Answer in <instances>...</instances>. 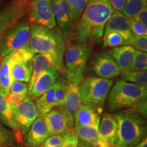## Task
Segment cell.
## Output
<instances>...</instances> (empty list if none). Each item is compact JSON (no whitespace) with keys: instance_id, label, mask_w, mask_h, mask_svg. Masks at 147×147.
Returning <instances> with one entry per match:
<instances>
[{"instance_id":"6da1fadb","label":"cell","mask_w":147,"mask_h":147,"mask_svg":"<svg viewBox=\"0 0 147 147\" xmlns=\"http://www.w3.org/2000/svg\"><path fill=\"white\" fill-rule=\"evenodd\" d=\"M113 12L108 0H89L76 25L78 44H84L89 40H100Z\"/></svg>"},{"instance_id":"7a4b0ae2","label":"cell","mask_w":147,"mask_h":147,"mask_svg":"<svg viewBox=\"0 0 147 147\" xmlns=\"http://www.w3.org/2000/svg\"><path fill=\"white\" fill-rule=\"evenodd\" d=\"M29 47L34 54H47L53 56L60 65H63L65 42L59 32L39 25H30Z\"/></svg>"},{"instance_id":"3957f363","label":"cell","mask_w":147,"mask_h":147,"mask_svg":"<svg viewBox=\"0 0 147 147\" xmlns=\"http://www.w3.org/2000/svg\"><path fill=\"white\" fill-rule=\"evenodd\" d=\"M118 123L117 145L133 147L146 134V121L134 108H129L114 115Z\"/></svg>"},{"instance_id":"277c9868","label":"cell","mask_w":147,"mask_h":147,"mask_svg":"<svg viewBox=\"0 0 147 147\" xmlns=\"http://www.w3.org/2000/svg\"><path fill=\"white\" fill-rule=\"evenodd\" d=\"M147 88L119 80L116 82L108 95L110 111L131 108L146 101Z\"/></svg>"},{"instance_id":"5b68a950","label":"cell","mask_w":147,"mask_h":147,"mask_svg":"<svg viewBox=\"0 0 147 147\" xmlns=\"http://www.w3.org/2000/svg\"><path fill=\"white\" fill-rule=\"evenodd\" d=\"M90 55L91 50L84 44H73L65 47L63 61L68 82L80 85L83 81L84 69Z\"/></svg>"},{"instance_id":"8992f818","label":"cell","mask_w":147,"mask_h":147,"mask_svg":"<svg viewBox=\"0 0 147 147\" xmlns=\"http://www.w3.org/2000/svg\"><path fill=\"white\" fill-rule=\"evenodd\" d=\"M113 85V80L97 76L84 78L79 86L82 104L102 109Z\"/></svg>"},{"instance_id":"52a82bcc","label":"cell","mask_w":147,"mask_h":147,"mask_svg":"<svg viewBox=\"0 0 147 147\" xmlns=\"http://www.w3.org/2000/svg\"><path fill=\"white\" fill-rule=\"evenodd\" d=\"M30 24L24 21L18 23L0 39V58L14 51L29 47Z\"/></svg>"},{"instance_id":"ba28073f","label":"cell","mask_w":147,"mask_h":147,"mask_svg":"<svg viewBox=\"0 0 147 147\" xmlns=\"http://www.w3.org/2000/svg\"><path fill=\"white\" fill-rule=\"evenodd\" d=\"M30 0H12L0 9V39L27 14Z\"/></svg>"},{"instance_id":"9c48e42d","label":"cell","mask_w":147,"mask_h":147,"mask_svg":"<svg viewBox=\"0 0 147 147\" xmlns=\"http://www.w3.org/2000/svg\"><path fill=\"white\" fill-rule=\"evenodd\" d=\"M52 0H30L29 10V23L49 29L56 26L52 10Z\"/></svg>"},{"instance_id":"30bf717a","label":"cell","mask_w":147,"mask_h":147,"mask_svg":"<svg viewBox=\"0 0 147 147\" xmlns=\"http://www.w3.org/2000/svg\"><path fill=\"white\" fill-rule=\"evenodd\" d=\"M14 119L18 129L23 136L26 135L33 123L40 115L36 104L32 100L26 97L17 106H10Z\"/></svg>"},{"instance_id":"8fae6325","label":"cell","mask_w":147,"mask_h":147,"mask_svg":"<svg viewBox=\"0 0 147 147\" xmlns=\"http://www.w3.org/2000/svg\"><path fill=\"white\" fill-rule=\"evenodd\" d=\"M99 125L98 137L92 147H113L118 138V123L114 115L105 113Z\"/></svg>"},{"instance_id":"7c38bea8","label":"cell","mask_w":147,"mask_h":147,"mask_svg":"<svg viewBox=\"0 0 147 147\" xmlns=\"http://www.w3.org/2000/svg\"><path fill=\"white\" fill-rule=\"evenodd\" d=\"M79 84L67 82L63 104L59 108L65 115L70 129H72L74 125V117L77 110L82 105L79 93Z\"/></svg>"},{"instance_id":"4fadbf2b","label":"cell","mask_w":147,"mask_h":147,"mask_svg":"<svg viewBox=\"0 0 147 147\" xmlns=\"http://www.w3.org/2000/svg\"><path fill=\"white\" fill-rule=\"evenodd\" d=\"M33 70L31 76L29 84L28 85V91L32 89L36 78L50 68H55L60 74H65V69L63 65H60L55 60V59L50 55L47 54H37L34 55L32 59Z\"/></svg>"},{"instance_id":"5bb4252c","label":"cell","mask_w":147,"mask_h":147,"mask_svg":"<svg viewBox=\"0 0 147 147\" xmlns=\"http://www.w3.org/2000/svg\"><path fill=\"white\" fill-rule=\"evenodd\" d=\"M114 32L118 33L123 37L125 45H129L134 35L132 33L129 23V18L122 12L113 10V14L104 28V34Z\"/></svg>"},{"instance_id":"9a60e30c","label":"cell","mask_w":147,"mask_h":147,"mask_svg":"<svg viewBox=\"0 0 147 147\" xmlns=\"http://www.w3.org/2000/svg\"><path fill=\"white\" fill-rule=\"evenodd\" d=\"M60 74L55 68H50L44 71L36 78L32 89L27 93V97L32 101L37 100L58 81L60 79Z\"/></svg>"},{"instance_id":"2e32d148","label":"cell","mask_w":147,"mask_h":147,"mask_svg":"<svg viewBox=\"0 0 147 147\" xmlns=\"http://www.w3.org/2000/svg\"><path fill=\"white\" fill-rule=\"evenodd\" d=\"M92 70L100 78L113 79L119 76L121 70L109 53H103L94 60Z\"/></svg>"},{"instance_id":"e0dca14e","label":"cell","mask_w":147,"mask_h":147,"mask_svg":"<svg viewBox=\"0 0 147 147\" xmlns=\"http://www.w3.org/2000/svg\"><path fill=\"white\" fill-rule=\"evenodd\" d=\"M50 136L43 118L39 115L27 131L25 144L27 147H40Z\"/></svg>"},{"instance_id":"ac0fdd59","label":"cell","mask_w":147,"mask_h":147,"mask_svg":"<svg viewBox=\"0 0 147 147\" xmlns=\"http://www.w3.org/2000/svg\"><path fill=\"white\" fill-rule=\"evenodd\" d=\"M42 118L51 136L61 134L69 129L67 119L61 110L53 109Z\"/></svg>"},{"instance_id":"d6986e66","label":"cell","mask_w":147,"mask_h":147,"mask_svg":"<svg viewBox=\"0 0 147 147\" xmlns=\"http://www.w3.org/2000/svg\"><path fill=\"white\" fill-rule=\"evenodd\" d=\"M52 10L56 23L63 32L68 33L72 29L73 23L69 8L65 0H52Z\"/></svg>"},{"instance_id":"ffe728a7","label":"cell","mask_w":147,"mask_h":147,"mask_svg":"<svg viewBox=\"0 0 147 147\" xmlns=\"http://www.w3.org/2000/svg\"><path fill=\"white\" fill-rule=\"evenodd\" d=\"M101 113L102 109L91 108L82 104L75 115V126L87 127L100 124Z\"/></svg>"},{"instance_id":"44dd1931","label":"cell","mask_w":147,"mask_h":147,"mask_svg":"<svg viewBox=\"0 0 147 147\" xmlns=\"http://www.w3.org/2000/svg\"><path fill=\"white\" fill-rule=\"evenodd\" d=\"M136 50L130 45H123L113 48L109 51V54L122 71L128 70L133 63Z\"/></svg>"},{"instance_id":"7402d4cb","label":"cell","mask_w":147,"mask_h":147,"mask_svg":"<svg viewBox=\"0 0 147 147\" xmlns=\"http://www.w3.org/2000/svg\"><path fill=\"white\" fill-rule=\"evenodd\" d=\"M10 70L12 80L29 82L33 70L32 60L11 62Z\"/></svg>"},{"instance_id":"603a6c76","label":"cell","mask_w":147,"mask_h":147,"mask_svg":"<svg viewBox=\"0 0 147 147\" xmlns=\"http://www.w3.org/2000/svg\"><path fill=\"white\" fill-rule=\"evenodd\" d=\"M10 70V54L2 58L0 61V90L5 97L10 93L12 83Z\"/></svg>"},{"instance_id":"cb8c5ba5","label":"cell","mask_w":147,"mask_h":147,"mask_svg":"<svg viewBox=\"0 0 147 147\" xmlns=\"http://www.w3.org/2000/svg\"><path fill=\"white\" fill-rule=\"evenodd\" d=\"M99 125L100 124L87 127H76L74 131L78 138H80L84 144L92 147L98 137Z\"/></svg>"},{"instance_id":"d4e9b609","label":"cell","mask_w":147,"mask_h":147,"mask_svg":"<svg viewBox=\"0 0 147 147\" xmlns=\"http://www.w3.org/2000/svg\"><path fill=\"white\" fill-rule=\"evenodd\" d=\"M55 84L51 89H49L43 95L36 100V106L39 114L42 117L45 116L51 111L54 107V96H55Z\"/></svg>"},{"instance_id":"484cf974","label":"cell","mask_w":147,"mask_h":147,"mask_svg":"<svg viewBox=\"0 0 147 147\" xmlns=\"http://www.w3.org/2000/svg\"><path fill=\"white\" fill-rule=\"evenodd\" d=\"M0 121L18 134H21L14 121L13 114L10 106L5 101L4 95L0 91Z\"/></svg>"},{"instance_id":"4316f807","label":"cell","mask_w":147,"mask_h":147,"mask_svg":"<svg viewBox=\"0 0 147 147\" xmlns=\"http://www.w3.org/2000/svg\"><path fill=\"white\" fill-rule=\"evenodd\" d=\"M121 78L125 81L137 84L141 87L147 88V72L146 71H122Z\"/></svg>"},{"instance_id":"83f0119b","label":"cell","mask_w":147,"mask_h":147,"mask_svg":"<svg viewBox=\"0 0 147 147\" xmlns=\"http://www.w3.org/2000/svg\"><path fill=\"white\" fill-rule=\"evenodd\" d=\"M145 7H147V0H126L121 12L127 18H133Z\"/></svg>"},{"instance_id":"f1b7e54d","label":"cell","mask_w":147,"mask_h":147,"mask_svg":"<svg viewBox=\"0 0 147 147\" xmlns=\"http://www.w3.org/2000/svg\"><path fill=\"white\" fill-rule=\"evenodd\" d=\"M68 5L73 22L77 21L82 15L89 0H65Z\"/></svg>"},{"instance_id":"f546056e","label":"cell","mask_w":147,"mask_h":147,"mask_svg":"<svg viewBox=\"0 0 147 147\" xmlns=\"http://www.w3.org/2000/svg\"><path fill=\"white\" fill-rule=\"evenodd\" d=\"M147 69V53L142 51H136L133 63L129 71H146Z\"/></svg>"},{"instance_id":"4dcf8cb0","label":"cell","mask_w":147,"mask_h":147,"mask_svg":"<svg viewBox=\"0 0 147 147\" xmlns=\"http://www.w3.org/2000/svg\"><path fill=\"white\" fill-rule=\"evenodd\" d=\"M125 45L123 37L118 33L111 32L104 35V47L116 48Z\"/></svg>"},{"instance_id":"1f68e13d","label":"cell","mask_w":147,"mask_h":147,"mask_svg":"<svg viewBox=\"0 0 147 147\" xmlns=\"http://www.w3.org/2000/svg\"><path fill=\"white\" fill-rule=\"evenodd\" d=\"M67 82L61 79H59L55 83V90L54 96V107L60 108L63 102L64 97L65 94Z\"/></svg>"},{"instance_id":"d6a6232c","label":"cell","mask_w":147,"mask_h":147,"mask_svg":"<svg viewBox=\"0 0 147 147\" xmlns=\"http://www.w3.org/2000/svg\"><path fill=\"white\" fill-rule=\"evenodd\" d=\"M16 140L14 134L0 123V147H8L14 144Z\"/></svg>"},{"instance_id":"836d02e7","label":"cell","mask_w":147,"mask_h":147,"mask_svg":"<svg viewBox=\"0 0 147 147\" xmlns=\"http://www.w3.org/2000/svg\"><path fill=\"white\" fill-rule=\"evenodd\" d=\"M65 140V134L49 136L40 147H61Z\"/></svg>"},{"instance_id":"e575fe53","label":"cell","mask_w":147,"mask_h":147,"mask_svg":"<svg viewBox=\"0 0 147 147\" xmlns=\"http://www.w3.org/2000/svg\"><path fill=\"white\" fill-rule=\"evenodd\" d=\"M130 46L136 50L146 53L147 51V36H135L134 35L130 42Z\"/></svg>"},{"instance_id":"d590c367","label":"cell","mask_w":147,"mask_h":147,"mask_svg":"<svg viewBox=\"0 0 147 147\" xmlns=\"http://www.w3.org/2000/svg\"><path fill=\"white\" fill-rule=\"evenodd\" d=\"M10 93L17 95H27L28 84L23 82L12 80L10 88Z\"/></svg>"},{"instance_id":"8d00e7d4","label":"cell","mask_w":147,"mask_h":147,"mask_svg":"<svg viewBox=\"0 0 147 147\" xmlns=\"http://www.w3.org/2000/svg\"><path fill=\"white\" fill-rule=\"evenodd\" d=\"M65 134V140L61 147H77L78 144V138L74 130L69 129Z\"/></svg>"},{"instance_id":"74e56055","label":"cell","mask_w":147,"mask_h":147,"mask_svg":"<svg viewBox=\"0 0 147 147\" xmlns=\"http://www.w3.org/2000/svg\"><path fill=\"white\" fill-rule=\"evenodd\" d=\"M129 23L130 28L134 35L135 36H146L147 35L146 27H144L142 24L136 21L133 18H129Z\"/></svg>"},{"instance_id":"f35d334b","label":"cell","mask_w":147,"mask_h":147,"mask_svg":"<svg viewBox=\"0 0 147 147\" xmlns=\"http://www.w3.org/2000/svg\"><path fill=\"white\" fill-rule=\"evenodd\" d=\"M27 97V95H21L9 93V94L5 97V101L9 106H17L20 104Z\"/></svg>"},{"instance_id":"ab89813d","label":"cell","mask_w":147,"mask_h":147,"mask_svg":"<svg viewBox=\"0 0 147 147\" xmlns=\"http://www.w3.org/2000/svg\"><path fill=\"white\" fill-rule=\"evenodd\" d=\"M134 20L138 22L144 27H147V7L143 8L140 12L133 18Z\"/></svg>"},{"instance_id":"60d3db41","label":"cell","mask_w":147,"mask_h":147,"mask_svg":"<svg viewBox=\"0 0 147 147\" xmlns=\"http://www.w3.org/2000/svg\"><path fill=\"white\" fill-rule=\"evenodd\" d=\"M108 1L114 10L121 12L124 8L126 0H108Z\"/></svg>"},{"instance_id":"b9f144b4","label":"cell","mask_w":147,"mask_h":147,"mask_svg":"<svg viewBox=\"0 0 147 147\" xmlns=\"http://www.w3.org/2000/svg\"><path fill=\"white\" fill-rule=\"evenodd\" d=\"M134 147H147V139L146 137L143 138L140 142L138 143L136 145H135Z\"/></svg>"},{"instance_id":"7bdbcfd3","label":"cell","mask_w":147,"mask_h":147,"mask_svg":"<svg viewBox=\"0 0 147 147\" xmlns=\"http://www.w3.org/2000/svg\"><path fill=\"white\" fill-rule=\"evenodd\" d=\"M77 147H91V146H88V145L84 144V143H80V144H78Z\"/></svg>"},{"instance_id":"ee69618b","label":"cell","mask_w":147,"mask_h":147,"mask_svg":"<svg viewBox=\"0 0 147 147\" xmlns=\"http://www.w3.org/2000/svg\"><path fill=\"white\" fill-rule=\"evenodd\" d=\"M113 147H123V146H118V145H117V144H116V145H115V146H114Z\"/></svg>"},{"instance_id":"f6af8a7d","label":"cell","mask_w":147,"mask_h":147,"mask_svg":"<svg viewBox=\"0 0 147 147\" xmlns=\"http://www.w3.org/2000/svg\"><path fill=\"white\" fill-rule=\"evenodd\" d=\"M1 58H0V61H1ZM0 91H1V90H0Z\"/></svg>"}]
</instances>
